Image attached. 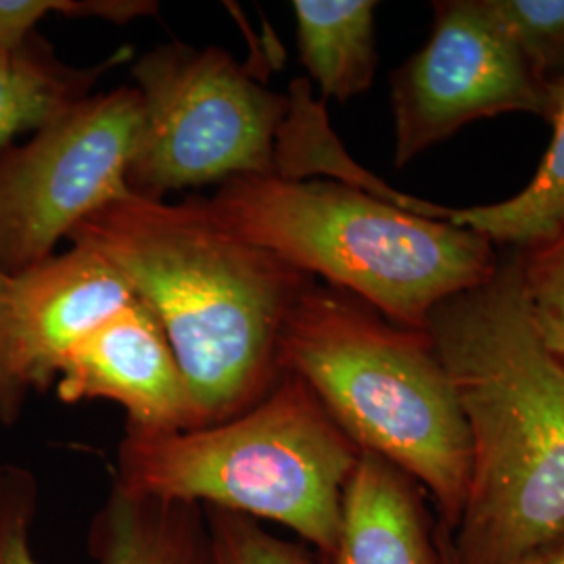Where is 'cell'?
I'll use <instances>...</instances> for the list:
<instances>
[{
    "label": "cell",
    "mask_w": 564,
    "mask_h": 564,
    "mask_svg": "<svg viewBox=\"0 0 564 564\" xmlns=\"http://www.w3.org/2000/svg\"><path fill=\"white\" fill-rule=\"evenodd\" d=\"M67 241L113 263L162 326L191 429L239 416L281 381L282 326L312 276L218 223L205 197L126 195L90 214Z\"/></svg>",
    "instance_id": "cell-1"
},
{
    "label": "cell",
    "mask_w": 564,
    "mask_h": 564,
    "mask_svg": "<svg viewBox=\"0 0 564 564\" xmlns=\"http://www.w3.org/2000/svg\"><path fill=\"white\" fill-rule=\"evenodd\" d=\"M424 333L470 442L456 563L523 564L564 538V370L527 314L519 251L440 303Z\"/></svg>",
    "instance_id": "cell-2"
},
{
    "label": "cell",
    "mask_w": 564,
    "mask_h": 564,
    "mask_svg": "<svg viewBox=\"0 0 564 564\" xmlns=\"http://www.w3.org/2000/svg\"><path fill=\"white\" fill-rule=\"evenodd\" d=\"M282 372L297 375L360 447L398 466L449 531L463 514L470 442L454 384L424 330L310 279L281 335Z\"/></svg>",
    "instance_id": "cell-3"
},
{
    "label": "cell",
    "mask_w": 564,
    "mask_h": 564,
    "mask_svg": "<svg viewBox=\"0 0 564 564\" xmlns=\"http://www.w3.org/2000/svg\"><path fill=\"white\" fill-rule=\"evenodd\" d=\"M205 203L242 239L412 330H424L440 303L500 265L481 235L345 182L237 176Z\"/></svg>",
    "instance_id": "cell-4"
},
{
    "label": "cell",
    "mask_w": 564,
    "mask_h": 564,
    "mask_svg": "<svg viewBox=\"0 0 564 564\" xmlns=\"http://www.w3.org/2000/svg\"><path fill=\"white\" fill-rule=\"evenodd\" d=\"M360 458L341 426L297 375L251 410L191 431L123 429L121 489L216 508L293 531L316 556L339 538L343 494Z\"/></svg>",
    "instance_id": "cell-5"
},
{
    "label": "cell",
    "mask_w": 564,
    "mask_h": 564,
    "mask_svg": "<svg viewBox=\"0 0 564 564\" xmlns=\"http://www.w3.org/2000/svg\"><path fill=\"white\" fill-rule=\"evenodd\" d=\"M141 123L126 165L130 195L165 202L167 193L274 176L276 139L289 95L263 86L220 46L158 44L130 69Z\"/></svg>",
    "instance_id": "cell-6"
},
{
    "label": "cell",
    "mask_w": 564,
    "mask_h": 564,
    "mask_svg": "<svg viewBox=\"0 0 564 564\" xmlns=\"http://www.w3.org/2000/svg\"><path fill=\"white\" fill-rule=\"evenodd\" d=\"M141 123L134 86L90 95L23 144L0 153V270L18 276L55 256L61 239L121 199Z\"/></svg>",
    "instance_id": "cell-7"
},
{
    "label": "cell",
    "mask_w": 564,
    "mask_h": 564,
    "mask_svg": "<svg viewBox=\"0 0 564 564\" xmlns=\"http://www.w3.org/2000/svg\"><path fill=\"white\" fill-rule=\"evenodd\" d=\"M393 163L403 167L473 121L502 113L547 118L550 82L524 57L487 0L433 4L423 48L391 76Z\"/></svg>",
    "instance_id": "cell-8"
},
{
    "label": "cell",
    "mask_w": 564,
    "mask_h": 564,
    "mask_svg": "<svg viewBox=\"0 0 564 564\" xmlns=\"http://www.w3.org/2000/svg\"><path fill=\"white\" fill-rule=\"evenodd\" d=\"M41 489L34 473L0 464V564H41L32 547ZM97 564H214L205 508L111 485L88 529Z\"/></svg>",
    "instance_id": "cell-9"
},
{
    "label": "cell",
    "mask_w": 564,
    "mask_h": 564,
    "mask_svg": "<svg viewBox=\"0 0 564 564\" xmlns=\"http://www.w3.org/2000/svg\"><path fill=\"white\" fill-rule=\"evenodd\" d=\"M134 302L120 270L82 245L13 276V372L21 387L48 391L69 349Z\"/></svg>",
    "instance_id": "cell-10"
},
{
    "label": "cell",
    "mask_w": 564,
    "mask_h": 564,
    "mask_svg": "<svg viewBox=\"0 0 564 564\" xmlns=\"http://www.w3.org/2000/svg\"><path fill=\"white\" fill-rule=\"evenodd\" d=\"M61 402L109 400L142 431H188L191 403L176 356L155 316L134 302L90 330L63 358Z\"/></svg>",
    "instance_id": "cell-11"
},
{
    "label": "cell",
    "mask_w": 564,
    "mask_h": 564,
    "mask_svg": "<svg viewBox=\"0 0 564 564\" xmlns=\"http://www.w3.org/2000/svg\"><path fill=\"white\" fill-rule=\"evenodd\" d=\"M435 524L421 485L360 452L343 494L337 544L307 564H442Z\"/></svg>",
    "instance_id": "cell-12"
},
{
    "label": "cell",
    "mask_w": 564,
    "mask_h": 564,
    "mask_svg": "<svg viewBox=\"0 0 564 564\" xmlns=\"http://www.w3.org/2000/svg\"><path fill=\"white\" fill-rule=\"evenodd\" d=\"M132 53V46H121L93 67H72L39 32L18 51H0V153L18 134L39 132L90 97L97 82Z\"/></svg>",
    "instance_id": "cell-13"
},
{
    "label": "cell",
    "mask_w": 564,
    "mask_h": 564,
    "mask_svg": "<svg viewBox=\"0 0 564 564\" xmlns=\"http://www.w3.org/2000/svg\"><path fill=\"white\" fill-rule=\"evenodd\" d=\"M377 2L372 0H295L297 48L321 101L345 102L364 95L379 67Z\"/></svg>",
    "instance_id": "cell-14"
},
{
    "label": "cell",
    "mask_w": 564,
    "mask_h": 564,
    "mask_svg": "<svg viewBox=\"0 0 564 564\" xmlns=\"http://www.w3.org/2000/svg\"><path fill=\"white\" fill-rule=\"evenodd\" d=\"M552 142L540 170L521 193L479 207H449L447 223L468 228L496 247L529 251L564 230V76L550 82Z\"/></svg>",
    "instance_id": "cell-15"
},
{
    "label": "cell",
    "mask_w": 564,
    "mask_h": 564,
    "mask_svg": "<svg viewBox=\"0 0 564 564\" xmlns=\"http://www.w3.org/2000/svg\"><path fill=\"white\" fill-rule=\"evenodd\" d=\"M527 314L552 360L564 370V230L535 249L519 251Z\"/></svg>",
    "instance_id": "cell-16"
},
{
    "label": "cell",
    "mask_w": 564,
    "mask_h": 564,
    "mask_svg": "<svg viewBox=\"0 0 564 564\" xmlns=\"http://www.w3.org/2000/svg\"><path fill=\"white\" fill-rule=\"evenodd\" d=\"M524 57L547 82L564 76V0H487Z\"/></svg>",
    "instance_id": "cell-17"
},
{
    "label": "cell",
    "mask_w": 564,
    "mask_h": 564,
    "mask_svg": "<svg viewBox=\"0 0 564 564\" xmlns=\"http://www.w3.org/2000/svg\"><path fill=\"white\" fill-rule=\"evenodd\" d=\"M205 519L214 564H307L314 554L242 514L205 508Z\"/></svg>",
    "instance_id": "cell-18"
},
{
    "label": "cell",
    "mask_w": 564,
    "mask_h": 564,
    "mask_svg": "<svg viewBox=\"0 0 564 564\" xmlns=\"http://www.w3.org/2000/svg\"><path fill=\"white\" fill-rule=\"evenodd\" d=\"M11 293L13 279L0 270V423L4 426L20 421L30 393L21 387L13 372V337H11Z\"/></svg>",
    "instance_id": "cell-19"
},
{
    "label": "cell",
    "mask_w": 564,
    "mask_h": 564,
    "mask_svg": "<svg viewBox=\"0 0 564 564\" xmlns=\"http://www.w3.org/2000/svg\"><path fill=\"white\" fill-rule=\"evenodd\" d=\"M48 13H55V0H0V51H18Z\"/></svg>",
    "instance_id": "cell-20"
},
{
    "label": "cell",
    "mask_w": 564,
    "mask_h": 564,
    "mask_svg": "<svg viewBox=\"0 0 564 564\" xmlns=\"http://www.w3.org/2000/svg\"><path fill=\"white\" fill-rule=\"evenodd\" d=\"M523 564H564V538L547 545L542 552H538L535 556L524 561Z\"/></svg>",
    "instance_id": "cell-21"
},
{
    "label": "cell",
    "mask_w": 564,
    "mask_h": 564,
    "mask_svg": "<svg viewBox=\"0 0 564 564\" xmlns=\"http://www.w3.org/2000/svg\"><path fill=\"white\" fill-rule=\"evenodd\" d=\"M435 535H437V545H440V554H442V564H458L456 554H454V545H452V531L444 523L437 521Z\"/></svg>",
    "instance_id": "cell-22"
}]
</instances>
